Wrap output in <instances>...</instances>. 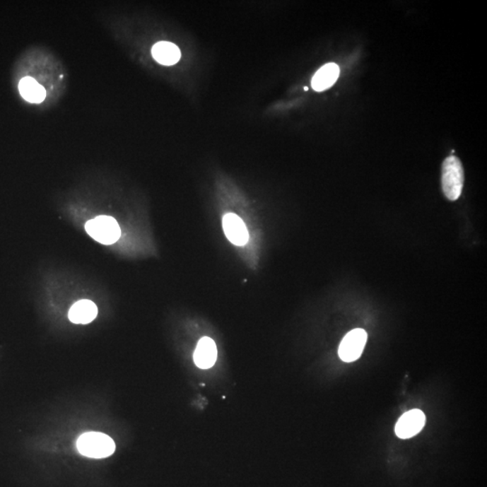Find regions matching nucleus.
<instances>
[{
    "instance_id": "nucleus-1",
    "label": "nucleus",
    "mask_w": 487,
    "mask_h": 487,
    "mask_svg": "<svg viewBox=\"0 0 487 487\" xmlns=\"http://www.w3.org/2000/svg\"><path fill=\"white\" fill-rule=\"evenodd\" d=\"M78 451L85 457L91 459H104L114 453L115 442L106 434L87 433L81 435L77 440Z\"/></svg>"
},
{
    "instance_id": "nucleus-2",
    "label": "nucleus",
    "mask_w": 487,
    "mask_h": 487,
    "mask_svg": "<svg viewBox=\"0 0 487 487\" xmlns=\"http://www.w3.org/2000/svg\"><path fill=\"white\" fill-rule=\"evenodd\" d=\"M441 182L446 198L450 201H457L463 189L464 170L462 163L456 156H450L443 162Z\"/></svg>"
},
{
    "instance_id": "nucleus-3",
    "label": "nucleus",
    "mask_w": 487,
    "mask_h": 487,
    "mask_svg": "<svg viewBox=\"0 0 487 487\" xmlns=\"http://www.w3.org/2000/svg\"><path fill=\"white\" fill-rule=\"evenodd\" d=\"M85 230L94 240L104 245L116 243L121 236L119 223L110 216H100L85 225Z\"/></svg>"
},
{
    "instance_id": "nucleus-4",
    "label": "nucleus",
    "mask_w": 487,
    "mask_h": 487,
    "mask_svg": "<svg viewBox=\"0 0 487 487\" xmlns=\"http://www.w3.org/2000/svg\"><path fill=\"white\" fill-rule=\"evenodd\" d=\"M368 334L364 329L351 330L342 339L339 348V356L344 362H354L360 358L364 351Z\"/></svg>"
},
{
    "instance_id": "nucleus-5",
    "label": "nucleus",
    "mask_w": 487,
    "mask_h": 487,
    "mask_svg": "<svg viewBox=\"0 0 487 487\" xmlns=\"http://www.w3.org/2000/svg\"><path fill=\"white\" fill-rule=\"evenodd\" d=\"M426 418L420 410L409 411L397 421L395 433L400 439H410L420 433L425 425Z\"/></svg>"
},
{
    "instance_id": "nucleus-6",
    "label": "nucleus",
    "mask_w": 487,
    "mask_h": 487,
    "mask_svg": "<svg viewBox=\"0 0 487 487\" xmlns=\"http://www.w3.org/2000/svg\"><path fill=\"white\" fill-rule=\"evenodd\" d=\"M223 230L228 240L237 246H244L248 241V231L246 224L237 215L225 214L223 217Z\"/></svg>"
},
{
    "instance_id": "nucleus-7",
    "label": "nucleus",
    "mask_w": 487,
    "mask_h": 487,
    "mask_svg": "<svg viewBox=\"0 0 487 487\" xmlns=\"http://www.w3.org/2000/svg\"><path fill=\"white\" fill-rule=\"evenodd\" d=\"M218 351L213 339L204 336L199 341L194 359L196 365L201 369L213 367L217 360Z\"/></svg>"
},
{
    "instance_id": "nucleus-8",
    "label": "nucleus",
    "mask_w": 487,
    "mask_h": 487,
    "mask_svg": "<svg viewBox=\"0 0 487 487\" xmlns=\"http://www.w3.org/2000/svg\"><path fill=\"white\" fill-rule=\"evenodd\" d=\"M98 315L96 304L90 300H81L75 303L69 310V319L75 324H88L93 322Z\"/></svg>"
},
{
    "instance_id": "nucleus-9",
    "label": "nucleus",
    "mask_w": 487,
    "mask_h": 487,
    "mask_svg": "<svg viewBox=\"0 0 487 487\" xmlns=\"http://www.w3.org/2000/svg\"><path fill=\"white\" fill-rule=\"evenodd\" d=\"M341 74L339 65L330 63L319 69L312 80V89L323 91L333 86Z\"/></svg>"
},
{
    "instance_id": "nucleus-10",
    "label": "nucleus",
    "mask_w": 487,
    "mask_h": 487,
    "mask_svg": "<svg viewBox=\"0 0 487 487\" xmlns=\"http://www.w3.org/2000/svg\"><path fill=\"white\" fill-rule=\"evenodd\" d=\"M153 59L160 64L171 66L181 59V51L177 45L170 42H159L152 48Z\"/></svg>"
},
{
    "instance_id": "nucleus-11",
    "label": "nucleus",
    "mask_w": 487,
    "mask_h": 487,
    "mask_svg": "<svg viewBox=\"0 0 487 487\" xmlns=\"http://www.w3.org/2000/svg\"><path fill=\"white\" fill-rule=\"evenodd\" d=\"M19 93L23 99L30 103H42L47 97V90L32 77H25L19 81Z\"/></svg>"
},
{
    "instance_id": "nucleus-12",
    "label": "nucleus",
    "mask_w": 487,
    "mask_h": 487,
    "mask_svg": "<svg viewBox=\"0 0 487 487\" xmlns=\"http://www.w3.org/2000/svg\"><path fill=\"white\" fill-rule=\"evenodd\" d=\"M309 90V88H308V87L304 88V90L307 91V90Z\"/></svg>"
}]
</instances>
